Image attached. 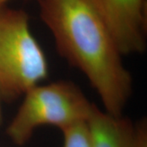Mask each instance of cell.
<instances>
[{
    "label": "cell",
    "instance_id": "obj_8",
    "mask_svg": "<svg viewBox=\"0 0 147 147\" xmlns=\"http://www.w3.org/2000/svg\"><path fill=\"white\" fill-rule=\"evenodd\" d=\"M0 121H1V107H0Z\"/></svg>",
    "mask_w": 147,
    "mask_h": 147
},
{
    "label": "cell",
    "instance_id": "obj_6",
    "mask_svg": "<svg viewBox=\"0 0 147 147\" xmlns=\"http://www.w3.org/2000/svg\"><path fill=\"white\" fill-rule=\"evenodd\" d=\"M63 147H93L88 121L74 123L61 130Z\"/></svg>",
    "mask_w": 147,
    "mask_h": 147
},
{
    "label": "cell",
    "instance_id": "obj_1",
    "mask_svg": "<svg viewBox=\"0 0 147 147\" xmlns=\"http://www.w3.org/2000/svg\"><path fill=\"white\" fill-rule=\"evenodd\" d=\"M38 1L40 18L59 54L84 74L105 112L123 115L132 92V77L94 0Z\"/></svg>",
    "mask_w": 147,
    "mask_h": 147
},
{
    "label": "cell",
    "instance_id": "obj_4",
    "mask_svg": "<svg viewBox=\"0 0 147 147\" xmlns=\"http://www.w3.org/2000/svg\"><path fill=\"white\" fill-rule=\"evenodd\" d=\"M121 54H142L146 47V0H94Z\"/></svg>",
    "mask_w": 147,
    "mask_h": 147
},
{
    "label": "cell",
    "instance_id": "obj_5",
    "mask_svg": "<svg viewBox=\"0 0 147 147\" xmlns=\"http://www.w3.org/2000/svg\"><path fill=\"white\" fill-rule=\"evenodd\" d=\"M88 123L93 147H133L135 124L123 115H112L95 106Z\"/></svg>",
    "mask_w": 147,
    "mask_h": 147
},
{
    "label": "cell",
    "instance_id": "obj_2",
    "mask_svg": "<svg viewBox=\"0 0 147 147\" xmlns=\"http://www.w3.org/2000/svg\"><path fill=\"white\" fill-rule=\"evenodd\" d=\"M48 76V63L25 11L0 7V96L15 100Z\"/></svg>",
    "mask_w": 147,
    "mask_h": 147
},
{
    "label": "cell",
    "instance_id": "obj_7",
    "mask_svg": "<svg viewBox=\"0 0 147 147\" xmlns=\"http://www.w3.org/2000/svg\"><path fill=\"white\" fill-rule=\"evenodd\" d=\"M10 1V0H0V7H3V6H6V3Z\"/></svg>",
    "mask_w": 147,
    "mask_h": 147
},
{
    "label": "cell",
    "instance_id": "obj_3",
    "mask_svg": "<svg viewBox=\"0 0 147 147\" xmlns=\"http://www.w3.org/2000/svg\"><path fill=\"white\" fill-rule=\"evenodd\" d=\"M95 106L72 82L39 84L24 94L6 132L15 145L24 146L39 127L49 125L62 130L78 122L88 121Z\"/></svg>",
    "mask_w": 147,
    "mask_h": 147
}]
</instances>
